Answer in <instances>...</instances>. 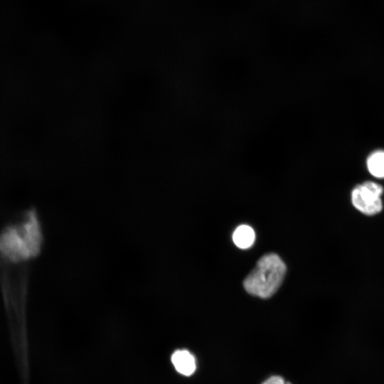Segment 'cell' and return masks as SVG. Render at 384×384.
I'll return each mask as SVG.
<instances>
[{
	"label": "cell",
	"mask_w": 384,
	"mask_h": 384,
	"mask_svg": "<svg viewBox=\"0 0 384 384\" xmlns=\"http://www.w3.org/2000/svg\"><path fill=\"white\" fill-rule=\"evenodd\" d=\"M286 273V266L274 253L262 256L243 282L246 291L255 296L268 298L276 292Z\"/></svg>",
	"instance_id": "6da1fadb"
},
{
	"label": "cell",
	"mask_w": 384,
	"mask_h": 384,
	"mask_svg": "<svg viewBox=\"0 0 384 384\" xmlns=\"http://www.w3.org/2000/svg\"><path fill=\"white\" fill-rule=\"evenodd\" d=\"M383 187L374 181H364L354 187L351 203L354 208L366 215H373L383 210L381 196Z\"/></svg>",
	"instance_id": "7a4b0ae2"
},
{
	"label": "cell",
	"mask_w": 384,
	"mask_h": 384,
	"mask_svg": "<svg viewBox=\"0 0 384 384\" xmlns=\"http://www.w3.org/2000/svg\"><path fill=\"white\" fill-rule=\"evenodd\" d=\"M171 362L176 370L186 376L192 375L196 368L194 356L187 350H177L171 356Z\"/></svg>",
	"instance_id": "3957f363"
},
{
	"label": "cell",
	"mask_w": 384,
	"mask_h": 384,
	"mask_svg": "<svg viewBox=\"0 0 384 384\" xmlns=\"http://www.w3.org/2000/svg\"><path fill=\"white\" fill-rule=\"evenodd\" d=\"M366 166L372 176L384 178V150L378 149L372 151L367 158Z\"/></svg>",
	"instance_id": "277c9868"
},
{
	"label": "cell",
	"mask_w": 384,
	"mask_h": 384,
	"mask_svg": "<svg viewBox=\"0 0 384 384\" xmlns=\"http://www.w3.org/2000/svg\"><path fill=\"white\" fill-rule=\"evenodd\" d=\"M233 239L238 247L247 248L254 242L255 232L249 225H241L234 231Z\"/></svg>",
	"instance_id": "5b68a950"
},
{
	"label": "cell",
	"mask_w": 384,
	"mask_h": 384,
	"mask_svg": "<svg viewBox=\"0 0 384 384\" xmlns=\"http://www.w3.org/2000/svg\"><path fill=\"white\" fill-rule=\"evenodd\" d=\"M262 384H291L286 382L283 378L279 375H273L267 379Z\"/></svg>",
	"instance_id": "8992f818"
}]
</instances>
